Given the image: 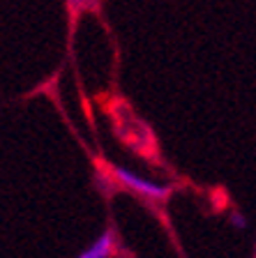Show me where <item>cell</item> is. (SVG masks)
Returning <instances> with one entry per match:
<instances>
[{"instance_id":"277c9868","label":"cell","mask_w":256,"mask_h":258,"mask_svg":"<svg viewBox=\"0 0 256 258\" xmlns=\"http://www.w3.org/2000/svg\"><path fill=\"white\" fill-rule=\"evenodd\" d=\"M231 224L238 226V228H245L247 221H245V217H242V215H235V212H233V215H231Z\"/></svg>"},{"instance_id":"6da1fadb","label":"cell","mask_w":256,"mask_h":258,"mask_svg":"<svg viewBox=\"0 0 256 258\" xmlns=\"http://www.w3.org/2000/svg\"><path fill=\"white\" fill-rule=\"evenodd\" d=\"M111 173L120 187L132 189V191L141 194V196H145V199H150V201H166L171 194V187L152 182V180H145V177H139L136 173L127 171V168H123V166H111Z\"/></svg>"},{"instance_id":"7a4b0ae2","label":"cell","mask_w":256,"mask_h":258,"mask_svg":"<svg viewBox=\"0 0 256 258\" xmlns=\"http://www.w3.org/2000/svg\"><path fill=\"white\" fill-rule=\"evenodd\" d=\"M116 247H118V233L113 226H109L107 231L101 233L88 249H83L76 258H111L116 253Z\"/></svg>"},{"instance_id":"3957f363","label":"cell","mask_w":256,"mask_h":258,"mask_svg":"<svg viewBox=\"0 0 256 258\" xmlns=\"http://www.w3.org/2000/svg\"><path fill=\"white\" fill-rule=\"evenodd\" d=\"M70 5H72V10H74V14L76 12H81V10H95V0H70Z\"/></svg>"}]
</instances>
